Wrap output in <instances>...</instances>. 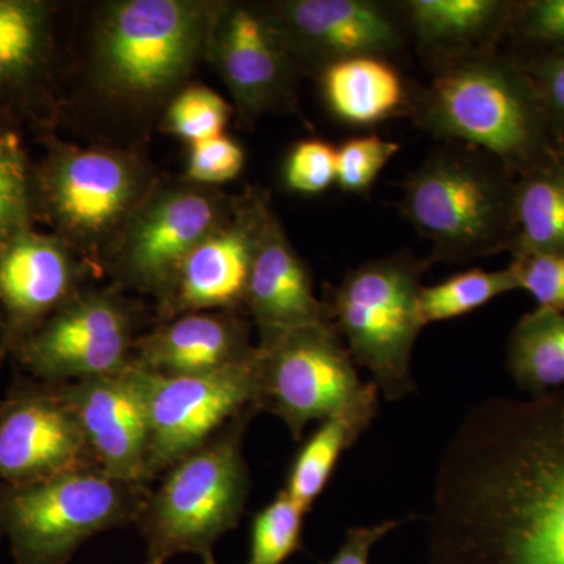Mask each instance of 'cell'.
<instances>
[{"label": "cell", "mask_w": 564, "mask_h": 564, "mask_svg": "<svg viewBox=\"0 0 564 564\" xmlns=\"http://www.w3.org/2000/svg\"><path fill=\"white\" fill-rule=\"evenodd\" d=\"M426 522V564H564V388L464 415Z\"/></svg>", "instance_id": "1"}, {"label": "cell", "mask_w": 564, "mask_h": 564, "mask_svg": "<svg viewBox=\"0 0 564 564\" xmlns=\"http://www.w3.org/2000/svg\"><path fill=\"white\" fill-rule=\"evenodd\" d=\"M410 107L423 131L485 151L518 176L564 148L529 70L494 50L440 63Z\"/></svg>", "instance_id": "2"}, {"label": "cell", "mask_w": 564, "mask_h": 564, "mask_svg": "<svg viewBox=\"0 0 564 564\" xmlns=\"http://www.w3.org/2000/svg\"><path fill=\"white\" fill-rule=\"evenodd\" d=\"M223 2L117 0L102 6L93 29L90 79L122 109L169 104L206 58Z\"/></svg>", "instance_id": "3"}, {"label": "cell", "mask_w": 564, "mask_h": 564, "mask_svg": "<svg viewBox=\"0 0 564 564\" xmlns=\"http://www.w3.org/2000/svg\"><path fill=\"white\" fill-rule=\"evenodd\" d=\"M514 174L485 151L448 143L404 182L402 210L433 245L430 262H469L511 251Z\"/></svg>", "instance_id": "4"}, {"label": "cell", "mask_w": 564, "mask_h": 564, "mask_svg": "<svg viewBox=\"0 0 564 564\" xmlns=\"http://www.w3.org/2000/svg\"><path fill=\"white\" fill-rule=\"evenodd\" d=\"M248 411L159 477L135 525L147 543V564L173 556L214 555L215 544L239 525L251 491L243 440L252 417Z\"/></svg>", "instance_id": "5"}, {"label": "cell", "mask_w": 564, "mask_h": 564, "mask_svg": "<svg viewBox=\"0 0 564 564\" xmlns=\"http://www.w3.org/2000/svg\"><path fill=\"white\" fill-rule=\"evenodd\" d=\"M150 489L99 467L0 486V532L13 564H66L96 534L135 525Z\"/></svg>", "instance_id": "6"}, {"label": "cell", "mask_w": 564, "mask_h": 564, "mask_svg": "<svg viewBox=\"0 0 564 564\" xmlns=\"http://www.w3.org/2000/svg\"><path fill=\"white\" fill-rule=\"evenodd\" d=\"M430 263L408 251L364 262L345 274L325 303L328 323L352 361L391 402L417 388L413 352L425 328L419 293Z\"/></svg>", "instance_id": "7"}, {"label": "cell", "mask_w": 564, "mask_h": 564, "mask_svg": "<svg viewBox=\"0 0 564 564\" xmlns=\"http://www.w3.org/2000/svg\"><path fill=\"white\" fill-rule=\"evenodd\" d=\"M155 184L131 152L52 141L35 163L36 215L85 261L101 263Z\"/></svg>", "instance_id": "8"}, {"label": "cell", "mask_w": 564, "mask_h": 564, "mask_svg": "<svg viewBox=\"0 0 564 564\" xmlns=\"http://www.w3.org/2000/svg\"><path fill=\"white\" fill-rule=\"evenodd\" d=\"M143 307L124 291L88 285L10 352L22 375L69 384L120 373L132 366Z\"/></svg>", "instance_id": "9"}, {"label": "cell", "mask_w": 564, "mask_h": 564, "mask_svg": "<svg viewBox=\"0 0 564 564\" xmlns=\"http://www.w3.org/2000/svg\"><path fill=\"white\" fill-rule=\"evenodd\" d=\"M234 199L188 181L158 182L102 256V269L121 291L161 302L181 263L225 220Z\"/></svg>", "instance_id": "10"}, {"label": "cell", "mask_w": 564, "mask_h": 564, "mask_svg": "<svg viewBox=\"0 0 564 564\" xmlns=\"http://www.w3.org/2000/svg\"><path fill=\"white\" fill-rule=\"evenodd\" d=\"M256 408L302 440L311 422L337 413L362 389L356 364L328 322L274 334L256 345Z\"/></svg>", "instance_id": "11"}, {"label": "cell", "mask_w": 564, "mask_h": 564, "mask_svg": "<svg viewBox=\"0 0 564 564\" xmlns=\"http://www.w3.org/2000/svg\"><path fill=\"white\" fill-rule=\"evenodd\" d=\"M135 372L150 426L148 477L151 484L234 419L248 411L258 413L256 355L217 372L191 377H161L139 369Z\"/></svg>", "instance_id": "12"}, {"label": "cell", "mask_w": 564, "mask_h": 564, "mask_svg": "<svg viewBox=\"0 0 564 564\" xmlns=\"http://www.w3.org/2000/svg\"><path fill=\"white\" fill-rule=\"evenodd\" d=\"M206 58L243 120L293 107L300 66L269 3L223 2L210 29Z\"/></svg>", "instance_id": "13"}, {"label": "cell", "mask_w": 564, "mask_h": 564, "mask_svg": "<svg viewBox=\"0 0 564 564\" xmlns=\"http://www.w3.org/2000/svg\"><path fill=\"white\" fill-rule=\"evenodd\" d=\"M99 467L62 386L24 377L0 399V486Z\"/></svg>", "instance_id": "14"}, {"label": "cell", "mask_w": 564, "mask_h": 564, "mask_svg": "<svg viewBox=\"0 0 564 564\" xmlns=\"http://www.w3.org/2000/svg\"><path fill=\"white\" fill-rule=\"evenodd\" d=\"M269 196H236L225 220L184 259L158 302L161 321L188 313L243 310L245 293L263 229L272 215Z\"/></svg>", "instance_id": "15"}, {"label": "cell", "mask_w": 564, "mask_h": 564, "mask_svg": "<svg viewBox=\"0 0 564 564\" xmlns=\"http://www.w3.org/2000/svg\"><path fill=\"white\" fill-rule=\"evenodd\" d=\"M269 7L300 69L388 58L406 43L402 14L372 0H282Z\"/></svg>", "instance_id": "16"}, {"label": "cell", "mask_w": 564, "mask_h": 564, "mask_svg": "<svg viewBox=\"0 0 564 564\" xmlns=\"http://www.w3.org/2000/svg\"><path fill=\"white\" fill-rule=\"evenodd\" d=\"M90 262L55 234L35 228L0 251V317L10 352L91 284Z\"/></svg>", "instance_id": "17"}, {"label": "cell", "mask_w": 564, "mask_h": 564, "mask_svg": "<svg viewBox=\"0 0 564 564\" xmlns=\"http://www.w3.org/2000/svg\"><path fill=\"white\" fill-rule=\"evenodd\" d=\"M62 388L79 417L99 469L121 480L151 486L150 426L135 369L131 366L120 373Z\"/></svg>", "instance_id": "18"}, {"label": "cell", "mask_w": 564, "mask_h": 564, "mask_svg": "<svg viewBox=\"0 0 564 564\" xmlns=\"http://www.w3.org/2000/svg\"><path fill=\"white\" fill-rule=\"evenodd\" d=\"M251 322L237 311H206L159 321L140 334L132 367L161 377L217 372L256 355Z\"/></svg>", "instance_id": "19"}, {"label": "cell", "mask_w": 564, "mask_h": 564, "mask_svg": "<svg viewBox=\"0 0 564 564\" xmlns=\"http://www.w3.org/2000/svg\"><path fill=\"white\" fill-rule=\"evenodd\" d=\"M243 310L258 328L259 340L328 322L325 302L315 295L313 274L292 247L274 212L256 252Z\"/></svg>", "instance_id": "20"}, {"label": "cell", "mask_w": 564, "mask_h": 564, "mask_svg": "<svg viewBox=\"0 0 564 564\" xmlns=\"http://www.w3.org/2000/svg\"><path fill=\"white\" fill-rule=\"evenodd\" d=\"M55 14L47 0H0V115L40 110L55 62Z\"/></svg>", "instance_id": "21"}, {"label": "cell", "mask_w": 564, "mask_h": 564, "mask_svg": "<svg viewBox=\"0 0 564 564\" xmlns=\"http://www.w3.org/2000/svg\"><path fill=\"white\" fill-rule=\"evenodd\" d=\"M397 10L423 54L440 63L492 50L513 21L516 3L502 0H406Z\"/></svg>", "instance_id": "22"}, {"label": "cell", "mask_w": 564, "mask_h": 564, "mask_svg": "<svg viewBox=\"0 0 564 564\" xmlns=\"http://www.w3.org/2000/svg\"><path fill=\"white\" fill-rule=\"evenodd\" d=\"M380 408V391L369 381L350 403L318 422L314 433L304 441L289 469L284 491L304 511L314 503L332 480L337 463L345 452L367 432Z\"/></svg>", "instance_id": "23"}, {"label": "cell", "mask_w": 564, "mask_h": 564, "mask_svg": "<svg viewBox=\"0 0 564 564\" xmlns=\"http://www.w3.org/2000/svg\"><path fill=\"white\" fill-rule=\"evenodd\" d=\"M321 77L329 110L348 124H375L392 117L406 104L402 77L388 58L336 62L323 69Z\"/></svg>", "instance_id": "24"}, {"label": "cell", "mask_w": 564, "mask_h": 564, "mask_svg": "<svg viewBox=\"0 0 564 564\" xmlns=\"http://www.w3.org/2000/svg\"><path fill=\"white\" fill-rule=\"evenodd\" d=\"M514 228L513 256L564 252V148L516 181Z\"/></svg>", "instance_id": "25"}, {"label": "cell", "mask_w": 564, "mask_h": 564, "mask_svg": "<svg viewBox=\"0 0 564 564\" xmlns=\"http://www.w3.org/2000/svg\"><path fill=\"white\" fill-rule=\"evenodd\" d=\"M507 367L527 395L564 388V313L536 307L522 315L508 343Z\"/></svg>", "instance_id": "26"}, {"label": "cell", "mask_w": 564, "mask_h": 564, "mask_svg": "<svg viewBox=\"0 0 564 564\" xmlns=\"http://www.w3.org/2000/svg\"><path fill=\"white\" fill-rule=\"evenodd\" d=\"M35 220V163L13 118L0 115V251L32 229Z\"/></svg>", "instance_id": "27"}, {"label": "cell", "mask_w": 564, "mask_h": 564, "mask_svg": "<svg viewBox=\"0 0 564 564\" xmlns=\"http://www.w3.org/2000/svg\"><path fill=\"white\" fill-rule=\"evenodd\" d=\"M519 291L518 280L510 265L488 272L474 269L455 274L443 282L425 288L419 293V314L423 325L452 321L474 313L505 293Z\"/></svg>", "instance_id": "28"}, {"label": "cell", "mask_w": 564, "mask_h": 564, "mask_svg": "<svg viewBox=\"0 0 564 564\" xmlns=\"http://www.w3.org/2000/svg\"><path fill=\"white\" fill-rule=\"evenodd\" d=\"M306 511L284 489L252 519L248 564H282L300 549Z\"/></svg>", "instance_id": "29"}, {"label": "cell", "mask_w": 564, "mask_h": 564, "mask_svg": "<svg viewBox=\"0 0 564 564\" xmlns=\"http://www.w3.org/2000/svg\"><path fill=\"white\" fill-rule=\"evenodd\" d=\"M231 107L218 93L203 85H188L166 104L163 129L188 143L223 135Z\"/></svg>", "instance_id": "30"}, {"label": "cell", "mask_w": 564, "mask_h": 564, "mask_svg": "<svg viewBox=\"0 0 564 564\" xmlns=\"http://www.w3.org/2000/svg\"><path fill=\"white\" fill-rule=\"evenodd\" d=\"M400 151V143L378 135L355 137L337 148L336 184L345 192L364 193Z\"/></svg>", "instance_id": "31"}, {"label": "cell", "mask_w": 564, "mask_h": 564, "mask_svg": "<svg viewBox=\"0 0 564 564\" xmlns=\"http://www.w3.org/2000/svg\"><path fill=\"white\" fill-rule=\"evenodd\" d=\"M337 181V148L328 141L303 140L289 152L284 184L302 195H318Z\"/></svg>", "instance_id": "32"}, {"label": "cell", "mask_w": 564, "mask_h": 564, "mask_svg": "<svg viewBox=\"0 0 564 564\" xmlns=\"http://www.w3.org/2000/svg\"><path fill=\"white\" fill-rule=\"evenodd\" d=\"M510 267L519 291L530 293L538 307L564 313V252L513 256Z\"/></svg>", "instance_id": "33"}, {"label": "cell", "mask_w": 564, "mask_h": 564, "mask_svg": "<svg viewBox=\"0 0 564 564\" xmlns=\"http://www.w3.org/2000/svg\"><path fill=\"white\" fill-rule=\"evenodd\" d=\"M243 165L242 147L223 133L192 144L185 181L204 187H217L236 180L242 173Z\"/></svg>", "instance_id": "34"}, {"label": "cell", "mask_w": 564, "mask_h": 564, "mask_svg": "<svg viewBox=\"0 0 564 564\" xmlns=\"http://www.w3.org/2000/svg\"><path fill=\"white\" fill-rule=\"evenodd\" d=\"M514 13L521 35L564 51V0H532L516 7Z\"/></svg>", "instance_id": "35"}, {"label": "cell", "mask_w": 564, "mask_h": 564, "mask_svg": "<svg viewBox=\"0 0 564 564\" xmlns=\"http://www.w3.org/2000/svg\"><path fill=\"white\" fill-rule=\"evenodd\" d=\"M545 113L558 135H564V51H552L530 66Z\"/></svg>", "instance_id": "36"}, {"label": "cell", "mask_w": 564, "mask_h": 564, "mask_svg": "<svg viewBox=\"0 0 564 564\" xmlns=\"http://www.w3.org/2000/svg\"><path fill=\"white\" fill-rule=\"evenodd\" d=\"M404 521L388 519L373 525L355 527L345 534L344 543L328 564H370V552L383 538L399 529Z\"/></svg>", "instance_id": "37"}, {"label": "cell", "mask_w": 564, "mask_h": 564, "mask_svg": "<svg viewBox=\"0 0 564 564\" xmlns=\"http://www.w3.org/2000/svg\"><path fill=\"white\" fill-rule=\"evenodd\" d=\"M10 358V344L9 334H7L6 323L0 317V369H2L3 362Z\"/></svg>", "instance_id": "38"}, {"label": "cell", "mask_w": 564, "mask_h": 564, "mask_svg": "<svg viewBox=\"0 0 564 564\" xmlns=\"http://www.w3.org/2000/svg\"><path fill=\"white\" fill-rule=\"evenodd\" d=\"M204 564H218L215 562L214 555L206 556V558H203Z\"/></svg>", "instance_id": "39"}, {"label": "cell", "mask_w": 564, "mask_h": 564, "mask_svg": "<svg viewBox=\"0 0 564 564\" xmlns=\"http://www.w3.org/2000/svg\"><path fill=\"white\" fill-rule=\"evenodd\" d=\"M2 540H3V538H2V532H0V541H2Z\"/></svg>", "instance_id": "40"}, {"label": "cell", "mask_w": 564, "mask_h": 564, "mask_svg": "<svg viewBox=\"0 0 564 564\" xmlns=\"http://www.w3.org/2000/svg\"><path fill=\"white\" fill-rule=\"evenodd\" d=\"M143 564H147V563H143Z\"/></svg>", "instance_id": "41"}]
</instances>
